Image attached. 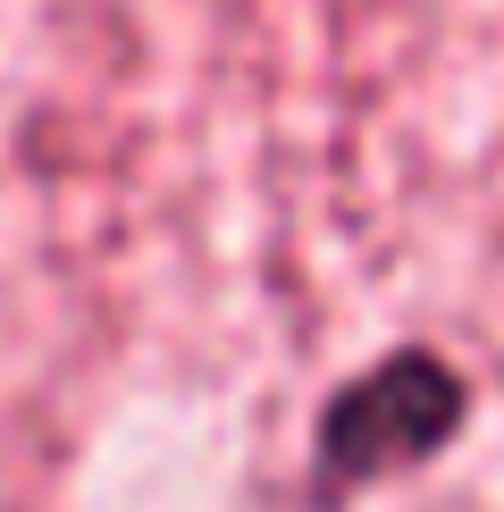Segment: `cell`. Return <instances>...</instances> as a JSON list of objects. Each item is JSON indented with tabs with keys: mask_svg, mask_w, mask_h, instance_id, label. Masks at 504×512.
Segmentation results:
<instances>
[{
	"mask_svg": "<svg viewBox=\"0 0 504 512\" xmlns=\"http://www.w3.org/2000/svg\"><path fill=\"white\" fill-rule=\"evenodd\" d=\"M471 403L479 395L462 378V361L437 345H387L353 378H336V395L311 420V454H303L311 512H345L353 496H378V487L446 462L471 429Z\"/></svg>",
	"mask_w": 504,
	"mask_h": 512,
	"instance_id": "obj_1",
	"label": "cell"
}]
</instances>
